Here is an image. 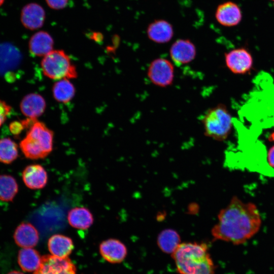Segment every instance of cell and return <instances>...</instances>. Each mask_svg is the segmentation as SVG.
Returning <instances> with one entry per match:
<instances>
[{"label": "cell", "mask_w": 274, "mask_h": 274, "mask_svg": "<svg viewBox=\"0 0 274 274\" xmlns=\"http://www.w3.org/2000/svg\"><path fill=\"white\" fill-rule=\"evenodd\" d=\"M261 218L257 206L245 202L236 196L218 215V222L211 233L214 239L241 245L259 230Z\"/></svg>", "instance_id": "obj_1"}, {"label": "cell", "mask_w": 274, "mask_h": 274, "mask_svg": "<svg viewBox=\"0 0 274 274\" xmlns=\"http://www.w3.org/2000/svg\"><path fill=\"white\" fill-rule=\"evenodd\" d=\"M172 257L179 274H215V266L206 243H181Z\"/></svg>", "instance_id": "obj_2"}, {"label": "cell", "mask_w": 274, "mask_h": 274, "mask_svg": "<svg viewBox=\"0 0 274 274\" xmlns=\"http://www.w3.org/2000/svg\"><path fill=\"white\" fill-rule=\"evenodd\" d=\"M28 128L25 137L19 144L22 153L32 160L45 158L53 150V131L37 119Z\"/></svg>", "instance_id": "obj_3"}, {"label": "cell", "mask_w": 274, "mask_h": 274, "mask_svg": "<svg viewBox=\"0 0 274 274\" xmlns=\"http://www.w3.org/2000/svg\"><path fill=\"white\" fill-rule=\"evenodd\" d=\"M232 122L230 114L222 104L208 109L201 118L205 135L220 141L225 140L229 135Z\"/></svg>", "instance_id": "obj_4"}, {"label": "cell", "mask_w": 274, "mask_h": 274, "mask_svg": "<svg viewBox=\"0 0 274 274\" xmlns=\"http://www.w3.org/2000/svg\"><path fill=\"white\" fill-rule=\"evenodd\" d=\"M41 66L43 74L52 80H71L78 76L75 64L70 56L62 50H53L44 56Z\"/></svg>", "instance_id": "obj_5"}, {"label": "cell", "mask_w": 274, "mask_h": 274, "mask_svg": "<svg viewBox=\"0 0 274 274\" xmlns=\"http://www.w3.org/2000/svg\"><path fill=\"white\" fill-rule=\"evenodd\" d=\"M149 80L155 85L166 87L171 85L175 77L173 63L164 58H157L152 60L147 70Z\"/></svg>", "instance_id": "obj_6"}, {"label": "cell", "mask_w": 274, "mask_h": 274, "mask_svg": "<svg viewBox=\"0 0 274 274\" xmlns=\"http://www.w3.org/2000/svg\"><path fill=\"white\" fill-rule=\"evenodd\" d=\"M32 274H76V269L68 257L46 255L42 256L39 267Z\"/></svg>", "instance_id": "obj_7"}, {"label": "cell", "mask_w": 274, "mask_h": 274, "mask_svg": "<svg viewBox=\"0 0 274 274\" xmlns=\"http://www.w3.org/2000/svg\"><path fill=\"white\" fill-rule=\"evenodd\" d=\"M225 61L228 69L237 74L248 72L253 65L251 53L244 48H236L225 53Z\"/></svg>", "instance_id": "obj_8"}, {"label": "cell", "mask_w": 274, "mask_h": 274, "mask_svg": "<svg viewBox=\"0 0 274 274\" xmlns=\"http://www.w3.org/2000/svg\"><path fill=\"white\" fill-rule=\"evenodd\" d=\"M169 55L172 61L178 66L188 64L196 57V47L189 39H178L170 46Z\"/></svg>", "instance_id": "obj_9"}, {"label": "cell", "mask_w": 274, "mask_h": 274, "mask_svg": "<svg viewBox=\"0 0 274 274\" xmlns=\"http://www.w3.org/2000/svg\"><path fill=\"white\" fill-rule=\"evenodd\" d=\"M215 18L221 25L232 27L238 25L243 17L239 7L232 1L225 2L218 6L215 12Z\"/></svg>", "instance_id": "obj_10"}, {"label": "cell", "mask_w": 274, "mask_h": 274, "mask_svg": "<svg viewBox=\"0 0 274 274\" xmlns=\"http://www.w3.org/2000/svg\"><path fill=\"white\" fill-rule=\"evenodd\" d=\"M99 252L103 258L111 263H119L125 258L127 250L125 245L119 240L110 238L102 242Z\"/></svg>", "instance_id": "obj_11"}, {"label": "cell", "mask_w": 274, "mask_h": 274, "mask_svg": "<svg viewBox=\"0 0 274 274\" xmlns=\"http://www.w3.org/2000/svg\"><path fill=\"white\" fill-rule=\"evenodd\" d=\"M46 102L41 94L36 93H29L22 99L20 110L27 118L37 119L45 112Z\"/></svg>", "instance_id": "obj_12"}, {"label": "cell", "mask_w": 274, "mask_h": 274, "mask_svg": "<svg viewBox=\"0 0 274 274\" xmlns=\"http://www.w3.org/2000/svg\"><path fill=\"white\" fill-rule=\"evenodd\" d=\"M23 181L26 187L31 189H40L46 185L48 175L45 168L39 164L26 166L22 173Z\"/></svg>", "instance_id": "obj_13"}, {"label": "cell", "mask_w": 274, "mask_h": 274, "mask_svg": "<svg viewBox=\"0 0 274 274\" xmlns=\"http://www.w3.org/2000/svg\"><path fill=\"white\" fill-rule=\"evenodd\" d=\"M45 19L44 9L39 5L31 3L25 5L21 13L23 26L29 29L35 30L42 26Z\"/></svg>", "instance_id": "obj_14"}, {"label": "cell", "mask_w": 274, "mask_h": 274, "mask_svg": "<svg viewBox=\"0 0 274 274\" xmlns=\"http://www.w3.org/2000/svg\"><path fill=\"white\" fill-rule=\"evenodd\" d=\"M147 34L151 41L158 44H164L172 40L174 29L167 21L158 19L149 24L147 28Z\"/></svg>", "instance_id": "obj_15"}, {"label": "cell", "mask_w": 274, "mask_h": 274, "mask_svg": "<svg viewBox=\"0 0 274 274\" xmlns=\"http://www.w3.org/2000/svg\"><path fill=\"white\" fill-rule=\"evenodd\" d=\"M14 239L15 243L22 248H32L39 240V234L36 228L31 223L23 222L16 228Z\"/></svg>", "instance_id": "obj_16"}, {"label": "cell", "mask_w": 274, "mask_h": 274, "mask_svg": "<svg viewBox=\"0 0 274 274\" xmlns=\"http://www.w3.org/2000/svg\"><path fill=\"white\" fill-rule=\"evenodd\" d=\"M54 41L47 32L40 31L35 33L29 42V49L36 56L44 57L53 49Z\"/></svg>", "instance_id": "obj_17"}, {"label": "cell", "mask_w": 274, "mask_h": 274, "mask_svg": "<svg viewBox=\"0 0 274 274\" xmlns=\"http://www.w3.org/2000/svg\"><path fill=\"white\" fill-rule=\"evenodd\" d=\"M47 245L51 255L59 258L68 257L74 247L70 237L60 234L51 236Z\"/></svg>", "instance_id": "obj_18"}, {"label": "cell", "mask_w": 274, "mask_h": 274, "mask_svg": "<svg viewBox=\"0 0 274 274\" xmlns=\"http://www.w3.org/2000/svg\"><path fill=\"white\" fill-rule=\"evenodd\" d=\"M67 218L72 227L82 230L89 228L94 221L92 213L85 207L72 209L68 212Z\"/></svg>", "instance_id": "obj_19"}, {"label": "cell", "mask_w": 274, "mask_h": 274, "mask_svg": "<svg viewBox=\"0 0 274 274\" xmlns=\"http://www.w3.org/2000/svg\"><path fill=\"white\" fill-rule=\"evenodd\" d=\"M54 99L62 104L70 102L76 94V88L70 79H62L56 80L52 88Z\"/></svg>", "instance_id": "obj_20"}, {"label": "cell", "mask_w": 274, "mask_h": 274, "mask_svg": "<svg viewBox=\"0 0 274 274\" xmlns=\"http://www.w3.org/2000/svg\"><path fill=\"white\" fill-rule=\"evenodd\" d=\"M42 257L32 248L21 249L18 255V262L21 268L26 272H34L40 266Z\"/></svg>", "instance_id": "obj_21"}, {"label": "cell", "mask_w": 274, "mask_h": 274, "mask_svg": "<svg viewBox=\"0 0 274 274\" xmlns=\"http://www.w3.org/2000/svg\"><path fill=\"white\" fill-rule=\"evenodd\" d=\"M178 233L172 229L162 230L158 235L157 243L160 250L166 253L173 254L181 244Z\"/></svg>", "instance_id": "obj_22"}, {"label": "cell", "mask_w": 274, "mask_h": 274, "mask_svg": "<svg viewBox=\"0 0 274 274\" xmlns=\"http://www.w3.org/2000/svg\"><path fill=\"white\" fill-rule=\"evenodd\" d=\"M18 191L15 179L9 175H0V200L11 201Z\"/></svg>", "instance_id": "obj_23"}, {"label": "cell", "mask_w": 274, "mask_h": 274, "mask_svg": "<svg viewBox=\"0 0 274 274\" xmlns=\"http://www.w3.org/2000/svg\"><path fill=\"white\" fill-rule=\"evenodd\" d=\"M18 156L17 144L12 139L5 138L0 139V162L10 164Z\"/></svg>", "instance_id": "obj_24"}, {"label": "cell", "mask_w": 274, "mask_h": 274, "mask_svg": "<svg viewBox=\"0 0 274 274\" xmlns=\"http://www.w3.org/2000/svg\"><path fill=\"white\" fill-rule=\"evenodd\" d=\"M11 110V107L9 105L0 99V126L5 122Z\"/></svg>", "instance_id": "obj_25"}, {"label": "cell", "mask_w": 274, "mask_h": 274, "mask_svg": "<svg viewBox=\"0 0 274 274\" xmlns=\"http://www.w3.org/2000/svg\"><path fill=\"white\" fill-rule=\"evenodd\" d=\"M25 127L26 126L23 121H14L12 122L9 125V129L11 132L15 135L20 134Z\"/></svg>", "instance_id": "obj_26"}, {"label": "cell", "mask_w": 274, "mask_h": 274, "mask_svg": "<svg viewBox=\"0 0 274 274\" xmlns=\"http://www.w3.org/2000/svg\"><path fill=\"white\" fill-rule=\"evenodd\" d=\"M46 2L50 8L58 10L64 8L68 0H46Z\"/></svg>", "instance_id": "obj_27"}, {"label": "cell", "mask_w": 274, "mask_h": 274, "mask_svg": "<svg viewBox=\"0 0 274 274\" xmlns=\"http://www.w3.org/2000/svg\"><path fill=\"white\" fill-rule=\"evenodd\" d=\"M267 159L270 166L274 167V146H272L268 152Z\"/></svg>", "instance_id": "obj_28"}, {"label": "cell", "mask_w": 274, "mask_h": 274, "mask_svg": "<svg viewBox=\"0 0 274 274\" xmlns=\"http://www.w3.org/2000/svg\"><path fill=\"white\" fill-rule=\"evenodd\" d=\"M7 274H24V273H23L21 272L18 271L14 270V271H12L9 272Z\"/></svg>", "instance_id": "obj_29"}, {"label": "cell", "mask_w": 274, "mask_h": 274, "mask_svg": "<svg viewBox=\"0 0 274 274\" xmlns=\"http://www.w3.org/2000/svg\"><path fill=\"white\" fill-rule=\"evenodd\" d=\"M270 139L272 141H274V133H272V134L270 135Z\"/></svg>", "instance_id": "obj_30"}, {"label": "cell", "mask_w": 274, "mask_h": 274, "mask_svg": "<svg viewBox=\"0 0 274 274\" xmlns=\"http://www.w3.org/2000/svg\"><path fill=\"white\" fill-rule=\"evenodd\" d=\"M5 0H0V6L3 4Z\"/></svg>", "instance_id": "obj_31"}, {"label": "cell", "mask_w": 274, "mask_h": 274, "mask_svg": "<svg viewBox=\"0 0 274 274\" xmlns=\"http://www.w3.org/2000/svg\"><path fill=\"white\" fill-rule=\"evenodd\" d=\"M271 1H272V2H274V0H271Z\"/></svg>", "instance_id": "obj_32"}]
</instances>
